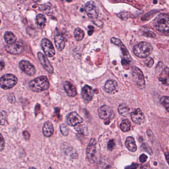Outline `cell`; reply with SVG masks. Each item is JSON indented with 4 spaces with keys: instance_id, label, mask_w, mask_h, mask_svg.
<instances>
[{
    "instance_id": "44dd1931",
    "label": "cell",
    "mask_w": 169,
    "mask_h": 169,
    "mask_svg": "<svg viewBox=\"0 0 169 169\" xmlns=\"http://www.w3.org/2000/svg\"><path fill=\"white\" fill-rule=\"evenodd\" d=\"M125 146L127 149L130 151L134 152L137 150V147L136 145V141L134 138L132 136H128L127 137L125 141Z\"/></svg>"
},
{
    "instance_id": "74e56055",
    "label": "cell",
    "mask_w": 169,
    "mask_h": 169,
    "mask_svg": "<svg viewBox=\"0 0 169 169\" xmlns=\"http://www.w3.org/2000/svg\"><path fill=\"white\" fill-rule=\"evenodd\" d=\"M138 164L136 163H132L130 166L126 167L125 169H136L138 168Z\"/></svg>"
},
{
    "instance_id": "5bb4252c",
    "label": "cell",
    "mask_w": 169,
    "mask_h": 169,
    "mask_svg": "<svg viewBox=\"0 0 169 169\" xmlns=\"http://www.w3.org/2000/svg\"><path fill=\"white\" fill-rule=\"evenodd\" d=\"M131 119L133 123L136 124H141L144 121V115L140 109H137L131 114Z\"/></svg>"
},
{
    "instance_id": "d6a6232c",
    "label": "cell",
    "mask_w": 169,
    "mask_h": 169,
    "mask_svg": "<svg viewBox=\"0 0 169 169\" xmlns=\"http://www.w3.org/2000/svg\"><path fill=\"white\" fill-rule=\"evenodd\" d=\"M115 146V143L114 140L111 139L108 142V143L107 144L108 149L110 151L113 150Z\"/></svg>"
},
{
    "instance_id": "7402d4cb",
    "label": "cell",
    "mask_w": 169,
    "mask_h": 169,
    "mask_svg": "<svg viewBox=\"0 0 169 169\" xmlns=\"http://www.w3.org/2000/svg\"><path fill=\"white\" fill-rule=\"evenodd\" d=\"M117 87V83L116 81L113 80H108L105 84L104 89L105 91L109 93H111L116 89Z\"/></svg>"
},
{
    "instance_id": "836d02e7",
    "label": "cell",
    "mask_w": 169,
    "mask_h": 169,
    "mask_svg": "<svg viewBox=\"0 0 169 169\" xmlns=\"http://www.w3.org/2000/svg\"><path fill=\"white\" fill-rule=\"evenodd\" d=\"M145 63L148 67H152L153 65V63H154V60L151 58H147L145 62Z\"/></svg>"
},
{
    "instance_id": "52a82bcc",
    "label": "cell",
    "mask_w": 169,
    "mask_h": 169,
    "mask_svg": "<svg viewBox=\"0 0 169 169\" xmlns=\"http://www.w3.org/2000/svg\"><path fill=\"white\" fill-rule=\"evenodd\" d=\"M83 11L86 13L87 16L92 19H96L99 13V9L96 4L92 1L88 2L83 7Z\"/></svg>"
},
{
    "instance_id": "d4e9b609",
    "label": "cell",
    "mask_w": 169,
    "mask_h": 169,
    "mask_svg": "<svg viewBox=\"0 0 169 169\" xmlns=\"http://www.w3.org/2000/svg\"><path fill=\"white\" fill-rule=\"evenodd\" d=\"M118 110L119 114L124 117H127L129 114V107L126 104H121L119 105Z\"/></svg>"
},
{
    "instance_id": "d590c367",
    "label": "cell",
    "mask_w": 169,
    "mask_h": 169,
    "mask_svg": "<svg viewBox=\"0 0 169 169\" xmlns=\"http://www.w3.org/2000/svg\"><path fill=\"white\" fill-rule=\"evenodd\" d=\"M147 158H148V157L145 154H142L139 157V161H140L141 163H143L145 162L146 161Z\"/></svg>"
},
{
    "instance_id": "b9f144b4",
    "label": "cell",
    "mask_w": 169,
    "mask_h": 169,
    "mask_svg": "<svg viewBox=\"0 0 169 169\" xmlns=\"http://www.w3.org/2000/svg\"><path fill=\"white\" fill-rule=\"evenodd\" d=\"M5 67V63L3 62V61H1V70H3V68H4Z\"/></svg>"
},
{
    "instance_id": "1f68e13d",
    "label": "cell",
    "mask_w": 169,
    "mask_h": 169,
    "mask_svg": "<svg viewBox=\"0 0 169 169\" xmlns=\"http://www.w3.org/2000/svg\"><path fill=\"white\" fill-rule=\"evenodd\" d=\"M141 147L144 149V150L149 153L150 155H152V154H153V151L150 148V147L146 143H142L141 145Z\"/></svg>"
},
{
    "instance_id": "8fae6325",
    "label": "cell",
    "mask_w": 169,
    "mask_h": 169,
    "mask_svg": "<svg viewBox=\"0 0 169 169\" xmlns=\"http://www.w3.org/2000/svg\"><path fill=\"white\" fill-rule=\"evenodd\" d=\"M19 67L23 72L30 76H34L36 72L34 66L26 60H21L20 61V62L19 63Z\"/></svg>"
},
{
    "instance_id": "f1b7e54d",
    "label": "cell",
    "mask_w": 169,
    "mask_h": 169,
    "mask_svg": "<svg viewBox=\"0 0 169 169\" xmlns=\"http://www.w3.org/2000/svg\"><path fill=\"white\" fill-rule=\"evenodd\" d=\"M160 102L167 110V111L169 112V97L168 96H163L161 98Z\"/></svg>"
},
{
    "instance_id": "5b68a950",
    "label": "cell",
    "mask_w": 169,
    "mask_h": 169,
    "mask_svg": "<svg viewBox=\"0 0 169 169\" xmlns=\"http://www.w3.org/2000/svg\"><path fill=\"white\" fill-rule=\"evenodd\" d=\"M99 117L101 119H104L105 124H109L110 123L111 120L113 119L114 117V113L111 107L108 105H103L100 107L98 110Z\"/></svg>"
},
{
    "instance_id": "30bf717a",
    "label": "cell",
    "mask_w": 169,
    "mask_h": 169,
    "mask_svg": "<svg viewBox=\"0 0 169 169\" xmlns=\"http://www.w3.org/2000/svg\"><path fill=\"white\" fill-rule=\"evenodd\" d=\"M6 51L13 55H19L24 52V47L23 43L20 41L11 44H7L5 47Z\"/></svg>"
},
{
    "instance_id": "ffe728a7",
    "label": "cell",
    "mask_w": 169,
    "mask_h": 169,
    "mask_svg": "<svg viewBox=\"0 0 169 169\" xmlns=\"http://www.w3.org/2000/svg\"><path fill=\"white\" fill-rule=\"evenodd\" d=\"M159 81L161 82L163 84L165 85H169V67H165L164 68L160 75L159 76Z\"/></svg>"
},
{
    "instance_id": "7c38bea8",
    "label": "cell",
    "mask_w": 169,
    "mask_h": 169,
    "mask_svg": "<svg viewBox=\"0 0 169 169\" xmlns=\"http://www.w3.org/2000/svg\"><path fill=\"white\" fill-rule=\"evenodd\" d=\"M37 57L41 65L43 66V67L44 68V69L50 74L53 73V67L51 65L50 61H49L46 55H44L42 53L39 52L37 53Z\"/></svg>"
},
{
    "instance_id": "7bdbcfd3",
    "label": "cell",
    "mask_w": 169,
    "mask_h": 169,
    "mask_svg": "<svg viewBox=\"0 0 169 169\" xmlns=\"http://www.w3.org/2000/svg\"><path fill=\"white\" fill-rule=\"evenodd\" d=\"M28 169H36V168H34V167H31V168H29Z\"/></svg>"
},
{
    "instance_id": "e575fe53",
    "label": "cell",
    "mask_w": 169,
    "mask_h": 169,
    "mask_svg": "<svg viewBox=\"0 0 169 169\" xmlns=\"http://www.w3.org/2000/svg\"><path fill=\"white\" fill-rule=\"evenodd\" d=\"M143 35L146 36L150 37H155V34L152 31H150V30H145L143 32Z\"/></svg>"
},
{
    "instance_id": "83f0119b",
    "label": "cell",
    "mask_w": 169,
    "mask_h": 169,
    "mask_svg": "<svg viewBox=\"0 0 169 169\" xmlns=\"http://www.w3.org/2000/svg\"><path fill=\"white\" fill-rule=\"evenodd\" d=\"M75 129L80 133L86 135L87 133V128L85 124H78L75 127Z\"/></svg>"
},
{
    "instance_id": "4dcf8cb0",
    "label": "cell",
    "mask_w": 169,
    "mask_h": 169,
    "mask_svg": "<svg viewBox=\"0 0 169 169\" xmlns=\"http://www.w3.org/2000/svg\"><path fill=\"white\" fill-rule=\"evenodd\" d=\"M8 114L6 111H2L1 113V126H5L7 123Z\"/></svg>"
},
{
    "instance_id": "f35d334b",
    "label": "cell",
    "mask_w": 169,
    "mask_h": 169,
    "mask_svg": "<svg viewBox=\"0 0 169 169\" xmlns=\"http://www.w3.org/2000/svg\"><path fill=\"white\" fill-rule=\"evenodd\" d=\"M23 135L24 138H25L26 140H29L30 138V133H29V132L27 131H24L23 132Z\"/></svg>"
},
{
    "instance_id": "ac0fdd59",
    "label": "cell",
    "mask_w": 169,
    "mask_h": 169,
    "mask_svg": "<svg viewBox=\"0 0 169 169\" xmlns=\"http://www.w3.org/2000/svg\"><path fill=\"white\" fill-rule=\"evenodd\" d=\"M63 88L66 93L70 97H73L77 95V91L75 85L70 81H66L63 84Z\"/></svg>"
},
{
    "instance_id": "603a6c76",
    "label": "cell",
    "mask_w": 169,
    "mask_h": 169,
    "mask_svg": "<svg viewBox=\"0 0 169 169\" xmlns=\"http://www.w3.org/2000/svg\"><path fill=\"white\" fill-rule=\"evenodd\" d=\"M35 22L37 28L40 29H42L45 28L46 25V18L43 14H38L37 15H36Z\"/></svg>"
},
{
    "instance_id": "8d00e7d4",
    "label": "cell",
    "mask_w": 169,
    "mask_h": 169,
    "mask_svg": "<svg viewBox=\"0 0 169 169\" xmlns=\"http://www.w3.org/2000/svg\"><path fill=\"white\" fill-rule=\"evenodd\" d=\"M5 140L4 138H3V136L2 134H1V146H0V149H1V151H2L3 150V149H4L5 147Z\"/></svg>"
},
{
    "instance_id": "484cf974",
    "label": "cell",
    "mask_w": 169,
    "mask_h": 169,
    "mask_svg": "<svg viewBox=\"0 0 169 169\" xmlns=\"http://www.w3.org/2000/svg\"><path fill=\"white\" fill-rule=\"evenodd\" d=\"M74 37L77 41H81L84 37V32L80 28H76L74 30Z\"/></svg>"
},
{
    "instance_id": "6da1fadb",
    "label": "cell",
    "mask_w": 169,
    "mask_h": 169,
    "mask_svg": "<svg viewBox=\"0 0 169 169\" xmlns=\"http://www.w3.org/2000/svg\"><path fill=\"white\" fill-rule=\"evenodd\" d=\"M28 86L33 92H42L49 89L50 83L47 76H40L30 81Z\"/></svg>"
},
{
    "instance_id": "3957f363",
    "label": "cell",
    "mask_w": 169,
    "mask_h": 169,
    "mask_svg": "<svg viewBox=\"0 0 169 169\" xmlns=\"http://www.w3.org/2000/svg\"><path fill=\"white\" fill-rule=\"evenodd\" d=\"M153 48L151 45L145 42L139 43L133 48V52L136 56L141 58H146L150 55Z\"/></svg>"
},
{
    "instance_id": "f546056e",
    "label": "cell",
    "mask_w": 169,
    "mask_h": 169,
    "mask_svg": "<svg viewBox=\"0 0 169 169\" xmlns=\"http://www.w3.org/2000/svg\"><path fill=\"white\" fill-rule=\"evenodd\" d=\"M60 131H61V133L63 134V136H68L70 129L67 125L64 124H62L60 125Z\"/></svg>"
},
{
    "instance_id": "cb8c5ba5",
    "label": "cell",
    "mask_w": 169,
    "mask_h": 169,
    "mask_svg": "<svg viewBox=\"0 0 169 169\" xmlns=\"http://www.w3.org/2000/svg\"><path fill=\"white\" fill-rule=\"evenodd\" d=\"M4 38L5 42L8 44H11L16 42V36L11 31H6L4 35Z\"/></svg>"
},
{
    "instance_id": "9a60e30c",
    "label": "cell",
    "mask_w": 169,
    "mask_h": 169,
    "mask_svg": "<svg viewBox=\"0 0 169 169\" xmlns=\"http://www.w3.org/2000/svg\"><path fill=\"white\" fill-rule=\"evenodd\" d=\"M81 94L82 98L85 101H90L93 97V89L91 86L88 85H85L82 88Z\"/></svg>"
},
{
    "instance_id": "2e32d148",
    "label": "cell",
    "mask_w": 169,
    "mask_h": 169,
    "mask_svg": "<svg viewBox=\"0 0 169 169\" xmlns=\"http://www.w3.org/2000/svg\"><path fill=\"white\" fill-rule=\"evenodd\" d=\"M111 41L112 43H113L115 45H117V46L120 47V48L122 49V52L124 56L127 60L129 61H131V56H130L129 54L128 53V51L126 48V46L124 45V44L122 42L121 40L119 39L113 37L111 38Z\"/></svg>"
},
{
    "instance_id": "4fadbf2b",
    "label": "cell",
    "mask_w": 169,
    "mask_h": 169,
    "mask_svg": "<svg viewBox=\"0 0 169 169\" xmlns=\"http://www.w3.org/2000/svg\"><path fill=\"white\" fill-rule=\"evenodd\" d=\"M66 119L67 124L72 127H76L83 122V119L76 112H71L68 114Z\"/></svg>"
},
{
    "instance_id": "4316f807",
    "label": "cell",
    "mask_w": 169,
    "mask_h": 169,
    "mask_svg": "<svg viewBox=\"0 0 169 169\" xmlns=\"http://www.w3.org/2000/svg\"><path fill=\"white\" fill-rule=\"evenodd\" d=\"M131 123L128 119H124L120 124V128L123 132H127L130 130L131 128Z\"/></svg>"
},
{
    "instance_id": "ee69618b",
    "label": "cell",
    "mask_w": 169,
    "mask_h": 169,
    "mask_svg": "<svg viewBox=\"0 0 169 169\" xmlns=\"http://www.w3.org/2000/svg\"></svg>"
},
{
    "instance_id": "ab89813d",
    "label": "cell",
    "mask_w": 169,
    "mask_h": 169,
    "mask_svg": "<svg viewBox=\"0 0 169 169\" xmlns=\"http://www.w3.org/2000/svg\"><path fill=\"white\" fill-rule=\"evenodd\" d=\"M141 169H152V168H151L150 166L149 165V164H146L145 165L142 166Z\"/></svg>"
},
{
    "instance_id": "60d3db41",
    "label": "cell",
    "mask_w": 169,
    "mask_h": 169,
    "mask_svg": "<svg viewBox=\"0 0 169 169\" xmlns=\"http://www.w3.org/2000/svg\"><path fill=\"white\" fill-rule=\"evenodd\" d=\"M165 156L166 159L168 164L169 165V152H166L165 154Z\"/></svg>"
},
{
    "instance_id": "ba28073f",
    "label": "cell",
    "mask_w": 169,
    "mask_h": 169,
    "mask_svg": "<svg viewBox=\"0 0 169 169\" xmlns=\"http://www.w3.org/2000/svg\"><path fill=\"white\" fill-rule=\"evenodd\" d=\"M132 75L133 80L136 84L141 89H144L145 87V84L144 76L142 71L138 67H134L132 68Z\"/></svg>"
},
{
    "instance_id": "7a4b0ae2",
    "label": "cell",
    "mask_w": 169,
    "mask_h": 169,
    "mask_svg": "<svg viewBox=\"0 0 169 169\" xmlns=\"http://www.w3.org/2000/svg\"><path fill=\"white\" fill-rule=\"evenodd\" d=\"M153 25L159 32L169 33V15L166 14H160L154 20Z\"/></svg>"
},
{
    "instance_id": "9c48e42d",
    "label": "cell",
    "mask_w": 169,
    "mask_h": 169,
    "mask_svg": "<svg viewBox=\"0 0 169 169\" xmlns=\"http://www.w3.org/2000/svg\"><path fill=\"white\" fill-rule=\"evenodd\" d=\"M41 46L44 53L48 57H52L55 56V49L50 40L47 38L43 39L41 42Z\"/></svg>"
},
{
    "instance_id": "8992f818",
    "label": "cell",
    "mask_w": 169,
    "mask_h": 169,
    "mask_svg": "<svg viewBox=\"0 0 169 169\" xmlns=\"http://www.w3.org/2000/svg\"><path fill=\"white\" fill-rule=\"evenodd\" d=\"M96 139L91 138L89 142L86 149L87 159L92 164H94L96 161Z\"/></svg>"
},
{
    "instance_id": "e0dca14e",
    "label": "cell",
    "mask_w": 169,
    "mask_h": 169,
    "mask_svg": "<svg viewBox=\"0 0 169 169\" xmlns=\"http://www.w3.org/2000/svg\"><path fill=\"white\" fill-rule=\"evenodd\" d=\"M55 45L57 50L62 51L65 47V40L62 34L60 32L56 33L54 37Z\"/></svg>"
},
{
    "instance_id": "277c9868",
    "label": "cell",
    "mask_w": 169,
    "mask_h": 169,
    "mask_svg": "<svg viewBox=\"0 0 169 169\" xmlns=\"http://www.w3.org/2000/svg\"><path fill=\"white\" fill-rule=\"evenodd\" d=\"M18 81V78L15 75L5 74L0 78V86L3 89H9L15 86Z\"/></svg>"
},
{
    "instance_id": "d6986e66",
    "label": "cell",
    "mask_w": 169,
    "mask_h": 169,
    "mask_svg": "<svg viewBox=\"0 0 169 169\" xmlns=\"http://www.w3.org/2000/svg\"><path fill=\"white\" fill-rule=\"evenodd\" d=\"M42 132L44 136L46 137H51L54 132L53 125L50 121L45 122L43 127Z\"/></svg>"
}]
</instances>
